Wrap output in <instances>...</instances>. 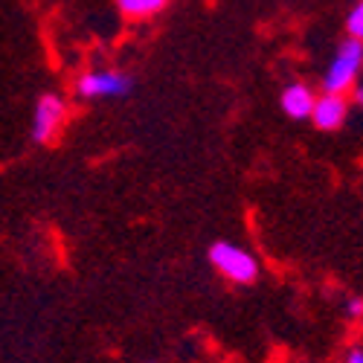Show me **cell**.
Listing matches in <instances>:
<instances>
[{
	"mask_svg": "<svg viewBox=\"0 0 363 363\" xmlns=\"http://www.w3.org/2000/svg\"><path fill=\"white\" fill-rule=\"evenodd\" d=\"M346 33L349 38H360L363 35V4H354L346 15Z\"/></svg>",
	"mask_w": 363,
	"mask_h": 363,
	"instance_id": "obj_8",
	"label": "cell"
},
{
	"mask_svg": "<svg viewBox=\"0 0 363 363\" xmlns=\"http://www.w3.org/2000/svg\"><path fill=\"white\" fill-rule=\"evenodd\" d=\"M314 90L308 87V84H302V82H296V84H288L285 90H282V99H279V105H282V111L291 116V119H308V113H311V108H314Z\"/></svg>",
	"mask_w": 363,
	"mask_h": 363,
	"instance_id": "obj_6",
	"label": "cell"
},
{
	"mask_svg": "<svg viewBox=\"0 0 363 363\" xmlns=\"http://www.w3.org/2000/svg\"><path fill=\"white\" fill-rule=\"evenodd\" d=\"M352 102L354 105H363V87H360V82L352 84Z\"/></svg>",
	"mask_w": 363,
	"mask_h": 363,
	"instance_id": "obj_10",
	"label": "cell"
},
{
	"mask_svg": "<svg viewBox=\"0 0 363 363\" xmlns=\"http://www.w3.org/2000/svg\"><path fill=\"white\" fill-rule=\"evenodd\" d=\"M209 262L235 285H253L259 279L256 259L245 247H235L230 241H216V245L209 247Z\"/></svg>",
	"mask_w": 363,
	"mask_h": 363,
	"instance_id": "obj_2",
	"label": "cell"
},
{
	"mask_svg": "<svg viewBox=\"0 0 363 363\" xmlns=\"http://www.w3.org/2000/svg\"><path fill=\"white\" fill-rule=\"evenodd\" d=\"M134 90V79L119 70H90L76 79V94L82 99H125Z\"/></svg>",
	"mask_w": 363,
	"mask_h": 363,
	"instance_id": "obj_3",
	"label": "cell"
},
{
	"mask_svg": "<svg viewBox=\"0 0 363 363\" xmlns=\"http://www.w3.org/2000/svg\"><path fill=\"white\" fill-rule=\"evenodd\" d=\"M67 119V102L58 94H44L35 105V116H33V140L35 143H50L58 131H62Z\"/></svg>",
	"mask_w": 363,
	"mask_h": 363,
	"instance_id": "obj_4",
	"label": "cell"
},
{
	"mask_svg": "<svg viewBox=\"0 0 363 363\" xmlns=\"http://www.w3.org/2000/svg\"><path fill=\"white\" fill-rule=\"evenodd\" d=\"M169 0H116V6L128 18H151L160 9H166Z\"/></svg>",
	"mask_w": 363,
	"mask_h": 363,
	"instance_id": "obj_7",
	"label": "cell"
},
{
	"mask_svg": "<svg viewBox=\"0 0 363 363\" xmlns=\"http://www.w3.org/2000/svg\"><path fill=\"white\" fill-rule=\"evenodd\" d=\"M360 67H363V44H360V38H346L337 47L335 62L328 65V70L323 76V90L325 94H346L357 82Z\"/></svg>",
	"mask_w": 363,
	"mask_h": 363,
	"instance_id": "obj_1",
	"label": "cell"
},
{
	"mask_svg": "<svg viewBox=\"0 0 363 363\" xmlns=\"http://www.w3.org/2000/svg\"><path fill=\"white\" fill-rule=\"evenodd\" d=\"M320 131H337L349 119V99L343 94H323L314 99V108L308 113Z\"/></svg>",
	"mask_w": 363,
	"mask_h": 363,
	"instance_id": "obj_5",
	"label": "cell"
},
{
	"mask_svg": "<svg viewBox=\"0 0 363 363\" xmlns=\"http://www.w3.org/2000/svg\"><path fill=\"white\" fill-rule=\"evenodd\" d=\"M360 308H363V299L360 296H352V302L346 306V314L349 317H360Z\"/></svg>",
	"mask_w": 363,
	"mask_h": 363,
	"instance_id": "obj_9",
	"label": "cell"
},
{
	"mask_svg": "<svg viewBox=\"0 0 363 363\" xmlns=\"http://www.w3.org/2000/svg\"><path fill=\"white\" fill-rule=\"evenodd\" d=\"M346 363H363V352L360 349H352L349 357H346Z\"/></svg>",
	"mask_w": 363,
	"mask_h": 363,
	"instance_id": "obj_11",
	"label": "cell"
}]
</instances>
